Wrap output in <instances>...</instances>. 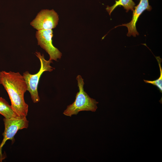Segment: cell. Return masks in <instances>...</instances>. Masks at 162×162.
I'll use <instances>...</instances> for the list:
<instances>
[{"mask_svg":"<svg viewBox=\"0 0 162 162\" xmlns=\"http://www.w3.org/2000/svg\"><path fill=\"white\" fill-rule=\"evenodd\" d=\"M135 5L132 0H118L116 1L115 3L111 7L107 6L106 10L110 15L111 13L118 6H123L126 10V12H128L130 10L133 11Z\"/></svg>","mask_w":162,"mask_h":162,"instance_id":"9","label":"cell"},{"mask_svg":"<svg viewBox=\"0 0 162 162\" xmlns=\"http://www.w3.org/2000/svg\"><path fill=\"white\" fill-rule=\"evenodd\" d=\"M158 62L160 68V75L157 79L153 80H144V81L146 83H149L156 86L158 88L160 92H162V68L161 66V59L159 56L155 57Z\"/></svg>","mask_w":162,"mask_h":162,"instance_id":"10","label":"cell"},{"mask_svg":"<svg viewBox=\"0 0 162 162\" xmlns=\"http://www.w3.org/2000/svg\"><path fill=\"white\" fill-rule=\"evenodd\" d=\"M140 0L138 4L134 7V9L133 11V16L131 21L128 23L123 24L116 27V28L119 26L126 27L128 30L127 36L128 37L132 35L135 37L136 35H139L136 26L138 19L144 10H146L150 11L152 9V7L149 4L148 0Z\"/></svg>","mask_w":162,"mask_h":162,"instance_id":"7","label":"cell"},{"mask_svg":"<svg viewBox=\"0 0 162 162\" xmlns=\"http://www.w3.org/2000/svg\"><path fill=\"white\" fill-rule=\"evenodd\" d=\"M76 80L79 92L76 94L74 102L67 106L63 112L64 115L70 117L76 115L82 111L95 112L98 108L97 104L98 103L95 99L91 98L84 90V82L82 76L77 75Z\"/></svg>","mask_w":162,"mask_h":162,"instance_id":"2","label":"cell"},{"mask_svg":"<svg viewBox=\"0 0 162 162\" xmlns=\"http://www.w3.org/2000/svg\"><path fill=\"white\" fill-rule=\"evenodd\" d=\"M0 114L4 118H20V117L13 110L6 100L2 97H0Z\"/></svg>","mask_w":162,"mask_h":162,"instance_id":"8","label":"cell"},{"mask_svg":"<svg viewBox=\"0 0 162 162\" xmlns=\"http://www.w3.org/2000/svg\"><path fill=\"white\" fill-rule=\"evenodd\" d=\"M53 36L52 29L38 30L36 32V37L38 45L44 50L49 55V60L57 61L60 59L62 54L52 44Z\"/></svg>","mask_w":162,"mask_h":162,"instance_id":"6","label":"cell"},{"mask_svg":"<svg viewBox=\"0 0 162 162\" xmlns=\"http://www.w3.org/2000/svg\"><path fill=\"white\" fill-rule=\"evenodd\" d=\"M0 84L7 92L13 110L21 118L26 117L28 105L25 102L24 95L27 88L22 75L18 72L1 71Z\"/></svg>","mask_w":162,"mask_h":162,"instance_id":"1","label":"cell"},{"mask_svg":"<svg viewBox=\"0 0 162 162\" xmlns=\"http://www.w3.org/2000/svg\"><path fill=\"white\" fill-rule=\"evenodd\" d=\"M35 55L40 62V67L39 71L34 74L26 71L23 73L22 76L26 83L27 91L30 94L33 103H37L40 100L38 88L41 75L44 72H51L55 68L50 65V64L52 62V60H46L44 54L41 55L39 52H35Z\"/></svg>","mask_w":162,"mask_h":162,"instance_id":"3","label":"cell"},{"mask_svg":"<svg viewBox=\"0 0 162 162\" xmlns=\"http://www.w3.org/2000/svg\"><path fill=\"white\" fill-rule=\"evenodd\" d=\"M4 130L2 134L3 140L0 145V161L3 159L2 153V149L6 141L10 140L13 141L14 136L20 130L27 128L28 126V121L26 117L22 118H11L3 119Z\"/></svg>","mask_w":162,"mask_h":162,"instance_id":"4","label":"cell"},{"mask_svg":"<svg viewBox=\"0 0 162 162\" xmlns=\"http://www.w3.org/2000/svg\"><path fill=\"white\" fill-rule=\"evenodd\" d=\"M58 15L53 9H43L38 13L30 24L38 30L55 28L58 24Z\"/></svg>","mask_w":162,"mask_h":162,"instance_id":"5","label":"cell"}]
</instances>
